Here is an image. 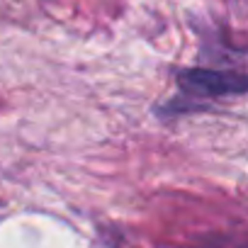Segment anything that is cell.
<instances>
[{
  "mask_svg": "<svg viewBox=\"0 0 248 248\" xmlns=\"http://www.w3.org/2000/svg\"><path fill=\"white\" fill-rule=\"evenodd\" d=\"M175 85H178V100L173 105H168V109L170 112H190V109H204L214 100L246 95L248 78L243 71L192 66V68L178 71Z\"/></svg>",
  "mask_w": 248,
  "mask_h": 248,
  "instance_id": "1",
  "label": "cell"
}]
</instances>
